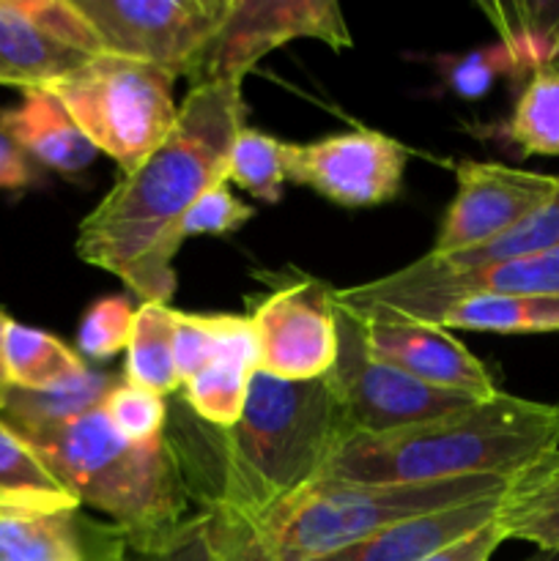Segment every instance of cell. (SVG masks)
<instances>
[{"label": "cell", "mask_w": 559, "mask_h": 561, "mask_svg": "<svg viewBox=\"0 0 559 561\" xmlns=\"http://www.w3.org/2000/svg\"><path fill=\"white\" fill-rule=\"evenodd\" d=\"M504 493L400 520V524L376 531L367 540L312 561H420L491 524L497 518Z\"/></svg>", "instance_id": "2e32d148"}, {"label": "cell", "mask_w": 559, "mask_h": 561, "mask_svg": "<svg viewBox=\"0 0 559 561\" xmlns=\"http://www.w3.org/2000/svg\"><path fill=\"white\" fill-rule=\"evenodd\" d=\"M513 477H466L447 482L312 485L294 502L250 524L263 561H312L367 540L417 515L497 496Z\"/></svg>", "instance_id": "5b68a950"}, {"label": "cell", "mask_w": 559, "mask_h": 561, "mask_svg": "<svg viewBox=\"0 0 559 561\" xmlns=\"http://www.w3.org/2000/svg\"><path fill=\"white\" fill-rule=\"evenodd\" d=\"M431 327L493 334L559 332V296H471L444 307Z\"/></svg>", "instance_id": "7402d4cb"}, {"label": "cell", "mask_w": 559, "mask_h": 561, "mask_svg": "<svg viewBox=\"0 0 559 561\" xmlns=\"http://www.w3.org/2000/svg\"><path fill=\"white\" fill-rule=\"evenodd\" d=\"M502 542L504 535L502 529H499L497 518H493L491 524L477 529L475 535L464 537V540L458 542H449L447 548H442V551L431 553V557L420 561H491V557L497 553V548L502 546Z\"/></svg>", "instance_id": "d590c367"}, {"label": "cell", "mask_w": 559, "mask_h": 561, "mask_svg": "<svg viewBox=\"0 0 559 561\" xmlns=\"http://www.w3.org/2000/svg\"><path fill=\"white\" fill-rule=\"evenodd\" d=\"M362 337L373 359L398 367L427 387L471 400L499 394L491 370L447 329L414 321H362Z\"/></svg>", "instance_id": "5bb4252c"}, {"label": "cell", "mask_w": 559, "mask_h": 561, "mask_svg": "<svg viewBox=\"0 0 559 561\" xmlns=\"http://www.w3.org/2000/svg\"><path fill=\"white\" fill-rule=\"evenodd\" d=\"M99 411L132 444L157 442L164 436V425H168L164 398L129 381H115L99 403Z\"/></svg>", "instance_id": "1f68e13d"}, {"label": "cell", "mask_w": 559, "mask_h": 561, "mask_svg": "<svg viewBox=\"0 0 559 561\" xmlns=\"http://www.w3.org/2000/svg\"><path fill=\"white\" fill-rule=\"evenodd\" d=\"M559 449V405L499 392L431 422L351 436L316 485L447 482L515 477Z\"/></svg>", "instance_id": "3957f363"}, {"label": "cell", "mask_w": 559, "mask_h": 561, "mask_svg": "<svg viewBox=\"0 0 559 561\" xmlns=\"http://www.w3.org/2000/svg\"><path fill=\"white\" fill-rule=\"evenodd\" d=\"M135 310L126 296H104L93 301L77 332V351L88 359H113L129 345Z\"/></svg>", "instance_id": "836d02e7"}, {"label": "cell", "mask_w": 559, "mask_h": 561, "mask_svg": "<svg viewBox=\"0 0 559 561\" xmlns=\"http://www.w3.org/2000/svg\"><path fill=\"white\" fill-rule=\"evenodd\" d=\"M458 190L438 222L431 255L471 250L546 206L559 190V175L529 173L499 162L460 159L455 162Z\"/></svg>", "instance_id": "4fadbf2b"}, {"label": "cell", "mask_w": 559, "mask_h": 561, "mask_svg": "<svg viewBox=\"0 0 559 561\" xmlns=\"http://www.w3.org/2000/svg\"><path fill=\"white\" fill-rule=\"evenodd\" d=\"M197 436L214 453L217 480L197 491L203 510L258 524L312 488L323 466L349 442L343 411L327 376L280 381L255 373L241 420L214 436Z\"/></svg>", "instance_id": "7a4b0ae2"}, {"label": "cell", "mask_w": 559, "mask_h": 561, "mask_svg": "<svg viewBox=\"0 0 559 561\" xmlns=\"http://www.w3.org/2000/svg\"><path fill=\"white\" fill-rule=\"evenodd\" d=\"M551 250H559V190L546 206L521 219L507 233L497 236L480 247H471V250L449 252V255H431L427 252V255L447 263V266H482V263L515 261V257L540 255V252Z\"/></svg>", "instance_id": "f1b7e54d"}, {"label": "cell", "mask_w": 559, "mask_h": 561, "mask_svg": "<svg viewBox=\"0 0 559 561\" xmlns=\"http://www.w3.org/2000/svg\"><path fill=\"white\" fill-rule=\"evenodd\" d=\"M3 370L11 389L49 392L88 376V365L75 348L49 332L11 321L3 334Z\"/></svg>", "instance_id": "ffe728a7"}, {"label": "cell", "mask_w": 559, "mask_h": 561, "mask_svg": "<svg viewBox=\"0 0 559 561\" xmlns=\"http://www.w3.org/2000/svg\"><path fill=\"white\" fill-rule=\"evenodd\" d=\"M14 433L82 507L107 515L129 540L164 535L186 520L190 491L168 436L132 444L99 409Z\"/></svg>", "instance_id": "277c9868"}, {"label": "cell", "mask_w": 559, "mask_h": 561, "mask_svg": "<svg viewBox=\"0 0 559 561\" xmlns=\"http://www.w3.org/2000/svg\"><path fill=\"white\" fill-rule=\"evenodd\" d=\"M9 323H11V318L0 310V409H3V400L11 389L9 381H5V370H3V334H5V327H9Z\"/></svg>", "instance_id": "74e56055"}, {"label": "cell", "mask_w": 559, "mask_h": 561, "mask_svg": "<svg viewBox=\"0 0 559 561\" xmlns=\"http://www.w3.org/2000/svg\"><path fill=\"white\" fill-rule=\"evenodd\" d=\"M0 507H82L31 444L0 420Z\"/></svg>", "instance_id": "d4e9b609"}, {"label": "cell", "mask_w": 559, "mask_h": 561, "mask_svg": "<svg viewBox=\"0 0 559 561\" xmlns=\"http://www.w3.org/2000/svg\"><path fill=\"white\" fill-rule=\"evenodd\" d=\"M294 38H318L338 53L354 42L332 0H233L190 82H241L258 60Z\"/></svg>", "instance_id": "30bf717a"}, {"label": "cell", "mask_w": 559, "mask_h": 561, "mask_svg": "<svg viewBox=\"0 0 559 561\" xmlns=\"http://www.w3.org/2000/svg\"><path fill=\"white\" fill-rule=\"evenodd\" d=\"M258 373L280 381H316L338 362L334 288L301 277L263 296L250 316Z\"/></svg>", "instance_id": "8fae6325"}, {"label": "cell", "mask_w": 559, "mask_h": 561, "mask_svg": "<svg viewBox=\"0 0 559 561\" xmlns=\"http://www.w3.org/2000/svg\"><path fill=\"white\" fill-rule=\"evenodd\" d=\"M471 296H559V250L482 266H447L422 255L387 277L334 288V301L362 321L427 327L444 307Z\"/></svg>", "instance_id": "52a82bcc"}, {"label": "cell", "mask_w": 559, "mask_h": 561, "mask_svg": "<svg viewBox=\"0 0 559 561\" xmlns=\"http://www.w3.org/2000/svg\"><path fill=\"white\" fill-rule=\"evenodd\" d=\"M31 184H36L31 159L0 131V190H25Z\"/></svg>", "instance_id": "8d00e7d4"}, {"label": "cell", "mask_w": 559, "mask_h": 561, "mask_svg": "<svg viewBox=\"0 0 559 561\" xmlns=\"http://www.w3.org/2000/svg\"><path fill=\"white\" fill-rule=\"evenodd\" d=\"M173 340H175V310L168 305H153L146 301L135 310L132 323V337L126 345L124 381L148 392L173 394L181 389L179 373L173 362Z\"/></svg>", "instance_id": "cb8c5ba5"}, {"label": "cell", "mask_w": 559, "mask_h": 561, "mask_svg": "<svg viewBox=\"0 0 559 561\" xmlns=\"http://www.w3.org/2000/svg\"><path fill=\"white\" fill-rule=\"evenodd\" d=\"M497 524L504 540H521L543 553H559V449L510 480Z\"/></svg>", "instance_id": "d6986e66"}, {"label": "cell", "mask_w": 559, "mask_h": 561, "mask_svg": "<svg viewBox=\"0 0 559 561\" xmlns=\"http://www.w3.org/2000/svg\"><path fill=\"white\" fill-rule=\"evenodd\" d=\"M129 535L85 507H0V561H126Z\"/></svg>", "instance_id": "9a60e30c"}, {"label": "cell", "mask_w": 559, "mask_h": 561, "mask_svg": "<svg viewBox=\"0 0 559 561\" xmlns=\"http://www.w3.org/2000/svg\"><path fill=\"white\" fill-rule=\"evenodd\" d=\"M104 53L192 80L233 0H75Z\"/></svg>", "instance_id": "ba28073f"}, {"label": "cell", "mask_w": 559, "mask_h": 561, "mask_svg": "<svg viewBox=\"0 0 559 561\" xmlns=\"http://www.w3.org/2000/svg\"><path fill=\"white\" fill-rule=\"evenodd\" d=\"M409 151L373 129L338 131L312 142H283L285 179L343 208H370L400 192Z\"/></svg>", "instance_id": "7c38bea8"}, {"label": "cell", "mask_w": 559, "mask_h": 561, "mask_svg": "<svg viewBox=\"0 0 559 561\" xmlns=\"http://www.w3.org/2000/svg\"><path fill=\"white\" fill-rule=\"evenodd\" d=\"M173 82L175 77L157 66L104 53L49 91L96 151L107 153L121 173H132L162 146L179 118Z\"/></svg>", "instance_id": "8992f818"}, {"label": "cell", "mask_w": 559, "mask_h": 561, "mask_svg": "<svg viewBox=\"0 0 559 561\" xmlns=\"http://www.w3.org/2000/svg\"><path fill=\"white\" fill-rule=\"evenodd\" d=\"M255 217V208L247 206L241 197L228 190V181L212 186L195 201V206L186 214L181 233L186 236H228L233 230L244 228Z\"/></svg>", "instance_id": "e575fe53"}, {"label": "cell", "mask_w": 559, "mask_h": 561, "mask_svg": "<svg viewBox=\"0 0 559 561\" xmlns=\"http://www.w3.org/2000/svg\"><path fill=\"white\" fill-rule=\"evenodd\" d=\"M241 82L192 85L162 146L132 173H121L77 230L82 263L118 277L146 305L175 294L173 257L197 197L223 184L233 137L244 129Z\"/></svg>", "instance_id": "6da1fadb"}, {"label": "cell", "mask_w": 559, "mask_h": 561, "mask_svg": "<svg viewBox=\"0 0 559 561\" xmlns=\"http://www.w3.org/2000/svg\"><path fill=\"white\" fill-rule=\"evenodd\" d=\"M442 75L449 91L466 102H477L486 93H491L493 82L499 77H513L515 60L502 42H493L488 47H477L458 58H442Z\"/></svg>", "instance_id": "d6a6232c"}, {"label": "cell", "mask_w": 559, "mask_h": 561, "mask_svg": "<svg viewBox=\"0 0 559 561\" xmlns=\"http://www.w3.org/2000/svg\"><path fill=\"white\" fill-rule=\"evenodd\" d=\"M0 131L25 157L66 175L80 173L99 157L96 146L49 88L22 91L20 104L0 113Z\"/></svg>", "instance_id": "e0dca14e"}, {"label": "cell", "mask_w": 559, "mask_h": 561, "mask_svg": "<svg viewBox=\"0 0 559 561\" xmlns=\"http://www.w3.org/2000/svg\"><path fill=\"white\" fill-rule=\"evenodd\" d=\"M504 135L521 157H559V69L535 71L524 82Z\"/></svg>", "instance_id": "83f0119b"}, {"label": "cell", "mask_w": 559, "mask_h": 561, "mask_svg": "<svg viewBox=\"0 0 559 561\" xmlns=\"http://www.w3.org/2000/svg\"><path fill=\"white\" fill-rule=\"evenodd\" d=\"M521 561H559V553H543V551H535L532 557L521 559Z\"/></svg>", "instance_id": "f35d334b"}, {"label": "cell", "mask_w": 559, "mask_h": 561, "mask_svg": "<svg viewBox=\"0 0 559 561\" xmlns=\"http://www.w3.org/2000/svg\"><path fill=\"white\" fill-rule=\"evenodd\" d=\"M480 11L513 55L515 80H529L543 69H559V0L480 3Z\"/></svg>", "instance_id": "44dd1931"}, {"label": "cell", "mask_w": 559, "mask_h": 561, "mask_svg": "<svg viewBox=\"0 0 559 561\" xmlns=\"http://www.w3.org/2000/svg\"><path fill=\"white\" fill-rule=\"evenodd\" d=\"M225 181H233L261 203L283 201L285 168H283V142L263 131L244 129L233 137L228 151V168H225Z\"/></svg>", "instance_id": "f546056e"}, {"label": "cell", "mask_w": 559, "mask_h": 561, "mask_svg": "<svg viewBox=\"0 0 559 561\" xmlns=\"http://www.w3.org/2000/svg\"><path fill=\"white\" fill-rule=\"evenodd\" d=\"M225 524L217 513L190 515L170 531L148 540H129L126 561H223Z\"/></svg>", "instance_id": "4dcf8cb0"}, {"label": "cell", "mask_w": 559, "mask_h": 561, "mask_svg": "<svg viewBox=\"0 0 559 561\" xmlns=\"http://www.w3.org/2000/svg\"><path fill=\"white\" fill-rule=\"evenodd\" d=\"M85 60L91 58L42 31L16 0H0V85L53 88Z\"/></svg>", "instance_id": "ac0fdd59"}, {"label": "cell", "mask_w": 559, "mask_h": 561, "mask_svg": "<svg viewBox=\"0 0 559 561\" xmlns=\"http://www.w3.org/2000/svg\"><path fill=\"white\" fill-rule=\"evenodd\" d=\"M255 373V345L225 351L217 359L208 362L197 376L181 383V389H184L181 398H184V403L190 405L192 414L203 425L228 431V427H233L241 420L247 392H250V383Z\"/></svg>", "instance_id": "603a6c76"}, {"label": "cell", "mask_w": 559, "mask_h": 561, "mask_svg": "<svg viewBox=\"0 0 559 561\" xmlns=\"http://www.w3.org/2000/svg\"><path fill=\"white\" fill-rule=\"evenodd\" d=\"M113 378L104 373H88L80 381L69 387L49 389V392H22V389H9L0 409V420L11 431H27V427L55 425V422L71 420L77 414L99 409L107 389L113 387Z\"/></svg>", "instance_id": "4316f807"}, {"label": "cell", "mask_w": 559, "mask_h": 561, "mask_svg": "<svg viewBox=\"0 0 559 561\" xmlns=\"http://www.w3.org/2000/svg\"><path fill=\"white\" fill-rule=\"evenodd\" d=\"M255 345L247 316H195L175 310L173 362L179 381L186 383L219 354Z\"/></svg>", "instance_id": "484cf974"}, {"label": "cell", "mask_w": 559, "mask_h": 561, "mask_svg": "<svg viewBox=\"0 0 559 561\" xmlns=\"http://www.w3.org/2000/svg\"><path fill=\"white\" fill-rule=\"evenodd\" d=\"M327 381L343 411L349 438L381 436L477 403L466 394L427 387L398 367L373 359L362 337V321L340 305L338 362L327 373Z\"/></svg>", "instance_id": "9c48e42d"}]
</instances>
